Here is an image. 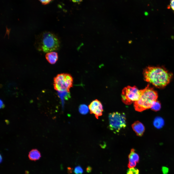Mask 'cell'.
Returning <instances> with one entry per match:
<instances>
[{
	"mask_svg": "<svg viewBox=\"0 0 174 174\" xmlns=\"http://www.w3.org/2000/svg\"><path fill=\"white\" fill-rule=\"evenodd\" d=\"M145 80L158 88H162L170 82L172 73L160 66H148L144 70Z\"/></svg>",
	"mask_w": 174,
	"mask_h": 174,
	"instance_id": "1",
	"label": "cell"
},
{
	"mask_svg": "<svg viewBox=\"0 0 174 174\" xmlns=\"http://www.w3.org/2000/svg\"><path fill=\"white\" fill-rule=\"evenodd\" d=\"M140 91V98L134 104L135 110L139 112L151 108L158 98L157 92L150 87L149 84L145 88Z\"/></svg>",
	"mask_w": 174,
	"mask_h": 174,
	"instance_id": "2",
	"label": "cell"
},
{
	"mask_svg": "<svg viewBox=\"0 0 174 174\" xmlns=\"http://www.w3.org/2000/svg\"><path fill=\"white\" fill-rule=\"evenodd\" d=\"M36 45L38 50L45 52L58 50L60 46L59 41L54 34L48 32L41 33L37 37Z\"/></svg>",
	"mask_w": 174,
	"mask_h": 174,
	"instance_id": "3",
	"label": "cell"
},
{
	"mask_svg": "<svg viewBox=\"0 0 174 174\" xmlns=\"http://www.w3.org/2000/svg\"><path fill=\"white\" fill-rule=\"evenodd\" d=\"M73 79L69 74L61 73L54 78V89L59 92L69 93L70 89L73 85Z\"/></svg>",
	"mask_w": 174,
	"mask_h": 174,
	"instance_id": "4",
	"label": "cell"
},
{
	"mask_svg": "<svg viewBox=\"0 0 174 174\" xmlns=\"http://www.w3.org/2000/svg\"><path fill=\"white\" fill-rule=\"evenodd\" d=\"M109 128L114 132H118L126 126V117L124 113L118 112L110 113L108 116Z\"/></svg>",
	"mask_w": 174,
	"mask_h": 174,
	"instance_id": "5",
	"label": "cell"
},
{
	"mask_svg": "<svg viewBox=\"0 0 174 174\" xmlns=\"http://www.w3.org/2000/svg\"><path fill=\"white\" fill-rule=\"evenodd\" d=\"M141 94L139 90L135 86H128L124 88L122 93V101L125 104L129 105L139 100Z\"/></svg>",
	"mask_w": 174,
	"mask_h": 174,
	"instance_id": "6",
	"label": "cell"
},
{
	"mask_svg": "<svg viewBox=\"0 0 174 174\" xmlns=\"http://www.w3.org/2000/svg\"><path fill=\"white\" fill-rule=\"evenodd\" d=\"M88 108L90 113L94 114L97 119L102 115L103 111L102 105L97 99L92 101L88 105Z\"/></svg>",
	"mask_w": 174,
	"mask_h": 174,
	"instance_id": "7",
	"label": "cell"
},
{
	"mask_svg": "<svg viewBox=\"0 0 174 174\" xmlns=\"http://www.w3.org/2000/svg\"><path fill=\"white\" fill-rule=\"evenodd\" d=\"M131 126L137 136L141 137L143 135L145 128L142 123L139 121H137L132 124Z\"/></svg>",
	"mask_w": 174,
	"mask_h": 174,
	"instance_id": "8",
	"label": "cell"
},
{
	"mask_svg": "<svg viewBox=\"0 0 174 174\" xmlns=\"http://www.w3.org/2000/svg\"><path fill=\"white\" fill-rule=\"evenodd\" d=\"M45 57L47 60L51 64H55L58 60V53L55 52H48Z\"/></svg>",
	"mask_w": 174,
	"mask_h": 174,
	"instance_id": "9",
	"label": "cell"
},
{
	"mask_svg": "<svg viewBox=\"0 0 174 174\" xmlns=\"http://www.w3.org/2000/svg\"><path fill=\"white\" fill-rule=\"evenodd\" d=\"M28 157L30 160L36 161L40 159L41 157V153L37 149H33L29 152Z\"/></svg>",
	"mask_w": 174,
	"mask_h": 174,
	"instance_id": "10",
	"label": "cell"
},
{
	"mask_svg": "<svg viewBox=\"0 0 174 174\" xmlns=\"http://www.w3.org/2000/svg\"><path fill=\"white\" fill-rule=\"evenodd\" d=\"M129 162L138 163L139 161V157L138 154L135 152L134 149H132L128 155Z\"/></svg>",
	"mask_w": 174,
	"mask_h": 174,
	"instance_id": "11",
	"label": "cell"
},
{
	"mask_svg": "<svg viewBox=\"0 0 174 174\" xmlns=\"http://www.w3.org/2000/svg\"><path fill=\"white\" fill-rule=\"evenodd\" d=\"M164 122L163 119L160 117H157L154 119L153 124L155 127L156 128L160 129L162 128L164 126Z\"/></svg>",
	"mask_w": 174,
	"mask_h": 174,
	"instance_id": "12",
	"label": "cell"
},
{
	"mask_svg": "<svg viewBox=\"0 0 174 174\" xmlns=\"http://www.w3.org/2000/svg\"><path fill=\"white\" fill-rule=\"evenodd\" d=\"M161 107L160 103L159 101L157 100L153 104L151 108L153 111H157L160 110Z\"/></svg>",
	"mask_w": 174,
	"mask_h": 174,
	"instance_id": "13",
	"label": "cell"
},
{
	"mask_svg": "<svg viewBox=\"0 0 174 174\" xmlns=\"http://www.w3.org/2000/svg\"><path fill=\"white\" fill-rule=\"evenodd\" d=\"M79 110L81 114H86L88 111V107L85 105H81L80 106Z\"/></svg>",
	"mask_w": 174,
	"mask_h": 174,
	"instance_id": "14",
	"label": "cell"
},
{
	"mask_svg": "<svg viewBox=\"0 0 174 174\" xmlns=\"http://www.w3.org/2000/svg\"><path fill=\"white\" fill-rule=\"evenodd\" d=\"M139 170L136 168L133 167L129 169L127 171V174H139Z\"/></svg>",
	"mask_w": 174,
	"mask_h": 174,
	"instance_id": "15",
	"label": "cell"
},
{
	"mask_svg": "<svg viewBox=\"0 0 174 174\" xmlns=\"http://www.w3.org/2000/svg\"><path fill=\"white\" fill-rule=\"evenodd\" d=\"M74 172L75 174H82L83 170L81 166L79 165L75 167Z\"/></svg>",
	"mask_w": 174,
	"mask_h": 174,
	"instance_id": "16",
	"label": "cell"
},
{
	"mask_svg": "<svg viewBox=\"0 0 174 174\" xmlns=\"http://www.w3.org/2000/svg\"><path fill=\"white\" fill-rule=\"evenodd\" d=\"M162 170L163 174H167L168 172L169 169L168 168L166 167H162Z\"/></svg>",
	"mask_w": 174,
	"mask_h": 174,
	"instance_id": "17",
	"label": "cell"
},
{
	"mask_svg": "<svg viewBox=\"0 0 174 174\" xmlns=\"http://www.w3.org/2000/svg\"><path fill=\"white\" fill-rule=\"evenodd\" d=\"M137 164V163L136 162H129L128 164V167L129 168L134 167L136 166Z\"/></svg>",
	"mask_w": 174,
	"mask_h": 174,
	"instance_id": "18",
	"label": "cell"
},
{
	"mask_svg": "<svg viewBox=\"0 0 174 174\" xmlns=\"http://www.w3.org/2000/svg\"><path fill=\"white\" fill-rule=\"evenodd\" d=\"M42 4L45 5L50 3L51 0H39Z\"/></svg>",
	"mask_w": 174,
	"mask_h": 174,
	"instance_id": "19",
	"label": "cell"
},
{
	"mask_svg": "<svg viewBox=\"0 0 174 174\" xmlns=\"http://www.w3.org/2000/svg\"><path fill=\"white\" fill-rule=\"evenodd\" d=\"M169 7L171 8L174 12V0H170Z\"/></svg>",
	"mask_w": 174,
	"mask_h": 174,
	"instance_id": "20",
	"label": "cell"
},
{
	"mask_svg": "<svg viewBox=\"0 0 174 174\" xmlns=\"http://www.w3.org/2000/svg\"><path fill=\"white\" fill-rule=\"evenodd\" d=\"M92 170V168L90 166H87L86 169V171L88 173L91 172Z\"/></svg>",
	"mask_w": 174,
	"mask_h": 174,
	"instance_id": "21",
	"label": "cell"
},
{
	"mask_svg": "<svg viewBox=\"0 0 174 174\" xmlns=\"http://www.w3.org/2000/svg\"><path fill=\"white\" fill-rule=\"evenodd\" d=\"M0 108H3L4 106V104L1 100H0Z\"/></svg>",
	"mask_w": 174,
	"mask_h": 174,
	"instance_id": "22",
	"label": "cell"
},
{
	"mask_svg": "<svg viewBox=\"0 0 174 174\" xmlns=\"http://www.w3.org/2000/svg\"><path fill=\"white\" fill-rule=\"evenodd\" d=\"M74 2H81L82 0H72Z\"/></svg>",
	"mask_w": 174,
	"mask_h": 174,
	"instance_id": "23",
	"label": "cell"
},
{
	"mask_svg": "<svg viewBox=\"0 0 174 174\" xmlns=\"http://www.w3.org/2000/svg\"><path fill=\"white\" fill-rule=\"evenodd\" d=\"M2 161V157L1 156V154L0 155V163H1Z\"/></svg>",
	"mask_w": 174,
	"mask_h": 174,
	"instance_id": "24",
	"label": "cell"
},
{
	"mask_svg": "<svg viewBox=\"0 0 174 174\" xmlns=\"http://www.w3.org/2000/svg\"><path fill=\"white\" fill-rule=\"evenodd\" d=\"M25 174H29V172L27 171H25Z\"/></svg>",
	"mask_w": 174,
	"mask_h": 174,
	"instance_id": "25",
	"label": "cell"
}]
</instances>
